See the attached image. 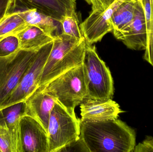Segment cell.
<instances>
[{
    "mask_svg": "<svg viewBox=\"0 0 153 152\" xmlns=\"http://www.w3.org/2000/svg\"><path fill=\"white\" fill-rule=\"evenodd\" d=\"M136 137L135 130L117 119L81 121L80 139L87 152H133Z\"/></svg>",
    "mask_w": 153,
    "mask_h": 152,
    "instance_id": "1",
    "label": "cell"
},
{
    "mask_svg": "<svg viewBox=\"0 0 153 152\" xmlns=\"http://www.w3.org/2000/svg\"><path fill=\"white\" fill-rule=\"evenodd\" d=\"M86 42L63 33L58 34L42 72L39 87L66 71L82 64Z\"/></svg>",
    "mask_w": 153,
    "mask_h": 152,
    "instance_id": "2",
    "label": "cell"
},
{
    "mask_svg": "<svg viewBox=\"0 0 153 152\" xmlns=\"http://www.w3.org/2000/svg\"><path fill=\"white\" fill-rule=\"evenodd\" d=\"M37 89L53 96L72 113L87 97L82 64L71 69Z\"/></svg>",
    "mask_w": 153,
    "mask_h": 152,
    "instance_id": "3",
    "label": "cell"
},
{
    "mask_svg": "<svg viewBox=\"0 0 153 152\" xmlns=\"http://www.w3.org/2000/svg\"><path fill=\"white\" fill-rule=\"evenodd\" d=\"M82 66L86 98L111 99L114 91L113 78L109 68L99 57L95 46L86 43Z\"/></svg>",
    "mask_w": 153,
    "mask_h": 152,
    "instance_id": "4",
    "label": "cell"
},
{
    "mask_svg": "<svg viewBox=\"0 0 153 152\" xmlns=\"http://www.w3.org/2000/svg\"><path fill=\"white\" fill-rule=\"evenodd\" d=\"M80 119L56 101L51 112L47 134L48 152H62L80 138Z\"/></svg>",
    "mask_w": 153,
    "mask_h": 152,
    "instance_id": "5",
    "label": "cell"
},
{
    "mask_svg": "<svg viewBox=\"0 0 153 152\" xmlns=\"http://www.w3.org/2000/svg\"><path fill=\"white\" fill-rule=\"evenodd\" d=\"M37 51L19 49L0 57V108L19 83Z\"/></svg>",
    "mask_w": 153,
    "mask_h": 152,
    "instance_id": "6",
    "label": "cell"
},
{
    "mask_svg": "<svg viewBox=\"0 0 153 152\" xmlns=\"http://www.w3.org/2000/svg\"><path fill=\"white\" fill-rule=\"evenodd\" d=\"M128 1L96 0L91 12L80 25L86 44L91 45L100 42L105 35L112 32L110 19L119 6Z\"/></svg>",
    "mask_w": 153,
    "mask_h": 152,
    "instance_id": "7",
    "label": "cell"
},
{
    "mask_svg": "<svg viewBox=\"0 0 153 152\" xmlns=\"http://www.w3.org/2000/svg\"><path fill=\"white\" fill-rule=\"evenodd\" d=\"M53 41L37 51L33 60L23 74L19 83L3 104L0 109L26 101L38 88L44 67L53 45Z\"/></svg>",
    "mask_w": 153,
    "mask_h": 152,
    "instance_id": "8",
    "label": "cell"
},
{
    "mask_svg": "<svg viewBox=\"0 0 153 152\" xmlns=\"http://www.w3.org/2000/svg\"><path fill=\"white\" fill-rule=\"evenodd\" d=\"M22 152H48L47 132L36 119L26 115L19 122Z\"/></svg>",
    "mask_w": 153,
    "mask_h": 152,
    "instance_id": "9",
    "label": "cell"
},
{
    "mask_svg": "<svg viewBox=\"0 0 153 152\" xmlns=\"http://www.w3.org/2000/svg\"><path fill=\"white\" fill-rule=\"evenodd\" d=\"M80 105L81 122L117 119L119 114L124 112L119 105L111 99L85 98Z\"/></svg>",
    "mask_w": 153,
    "mask_h": 152,
    "instance_id": "10",
    "label": "cell"
},
{
    "mask_svg": "<svg viewBox=\"0 0 153 152\" xmlns=\"http://www.w3.org/2000/svg\"><path fill=\"white\" fill-rule=\"evenodd\" d=\"M144 7L137 1L134 20L115 37L128 49L145 51L146 46V32Z\"/></svg>",
    "mask_w": 153,
    "mask_h": 152,
    "instance_id": "11",
    "label": "cell"
},
{
    "mask_svg": "<svg viewBox=\"0 0 153 152\" xmlns=\"http://www.w3.org/2000/svg\"><path fill=\"white\" fill-rule=\"evenodd\" d=\"M29 9H35L60 21L66 16H77L75 0H15Z\"/></svg>",
    "mask_w": 153,
    "mask_h": 152,
    "instance_id": "12",
    "label": "cell"
},
{
    "mask_svg": "<svg viewBox=\"0 0 153 152\" xmlns=\"http://www.w3.org/2000/svg\"><path fill=\"white\" fill-rule=\"evenodd\" d=\"M57 100L53 96L37 89L27 100V115L38 121L47 132L51 112Z\"/></svg>",
    "mask_w": 153,
    "mask_h": 152,
    "instance_id": "13",
    "label": "cell"
},
{
    "mask_svg": "<svg viewBox=\"0 0 153 152\" xmlns=\"http://www.w3.org/2000/svg\"><path fill=\"white\" fill-rule=\"evenodd\" d=\"M9 11L17 12L22 17L26 24L36 26L44 32L52 37H56L54 33L58 28L59 21L43 14L35 9H29L13 0Z\"/></svg>",
    "mask_w": 153,
    "mask_h": 152,
    "instance_id": "14",
    "label": "cell"
},
{
    "mask_svg": "<svg viewBox=\"0 0 153 152\" xmlns=\"http://www.w3.org/2000/svg\"><path fill=\"white\" fill-rule=\"evenodd\" d=\"M19 43V49L38 51L44 46L54 41L56 37L46 34L36 26L27 25L15 34Z\"/></svg>",
    "mask_w": 153,
    "mask_h": 152,
    "instance_id": "15",
    "label": "cell"
},
{
    "mask_svg": "<svg viewBox=\"0 0 153 152\" xmlns=\"http://www.w3.org/2000/svg\"><path fill=\"white\" fill-rule=\"evenodd\" d=\"M137 0H129L122 3L114 12L109 22L114 36L126 27L134 20Z\"/></svg>",
    "mask_w": 153,
    "mask_h": 152,
    "instance_id": "16",
    "label": "cell"
},
{
    "mask_svg": "<svg viewBox=\"0 0 153 152\" xmlns=\"http://www.w3.org/2000/svg\"><path fill=\"white\" fill-rule=\"evenodd\" d=\"M0 152H22L19 123L0 127Z\"/></svg>",
    "mask_w": 153,
    "mask_h": 152,
    "instance_id": "17",
    "label": "cell"
},
{
    "mask_svg": "<svg viewBox=\"0 0 153 152\" xmlns=\"http://www.w3.org/2000/svg\"><path fill=\"white\" fill-rule=\"evenodd\" d=\"M27 115L25 101L19 102L0 109V127L14 126Z\"/></svg>",
    "mask_w": 153,
    "mask_h": 152,
    "instance_id": "18",
    "label": "cell"
},
{
    "mask_svg": "<svg viewBox=\"0 0 153 152\" xmlns=\"http://www.w3.org/2000/svg\"><path fill=\"white\" fill-rule=\"evenodd\" d=\"M146 46L144 54V59L153 67V0H145L144 3Z\"/></svg>",
    "mask_w": 153,
    "mask_h": 152,
    "instance_id": "19",
    "label": "cell"
},
{
    "mask_svg": "<svg viewBox=\"0 0 153 152\" xmlns=\"http://www.w3.org/2000/svg\"><path fill=\"white\" fill-rule=\"evenodd\" d=\"M27 26L22 17L17 12L9 11L0 22V37L15 35Z\"/></svg>",
    "mask_w": 153,
    "mask_h": 152,
    "instance_id": "20",
    "label": "cell"
},
{
    "mask_svg": "<svg viewBox=\"0 0 153 152\" xmlns=\"http://www.w3.org/2000/svg\"><path fill=\"white\" fill-rule=\"evenodd\" d=\"M60 23L63 34L77 39L83 37L78 24L77 16H66Z\"/></svg>",
    "mask_w": 153,
    "mask_h": 152,
    "instance_id": "21",
    "label": "cell"
},
{
    "mask_svg": "<svg viewBox=\"0 0 153 152\" xmlns=\"http://www.w3.org/2000/svg\"><path fill=\"white\" fill-rule=\"evenodd\" d=\"M19 49V39L15 35L6 36L0 40V57L10 55Z\"/></svg>",
    "mask_w": 153,
    "mask_h": 152,
    "instance_id": "22",
    "label": "cell"
},
{
    "mask_svg": "<svg viewBox=\"0 0 153 152\" xmlns=\"http://www.w3.org/2000/svg\"><path fill=\"white\" fill-rule=\"evenodd\" d=\"M133 152H153V137H147L142 143L136 145Z\"/></svg>",
    "mask_w": 153,
    "mask_h": 152,
    "instance_id": "23",
    "label": "cell"
},
{
    "mask_svg": "<svg viewBox=\"0 0 153 152\" xmlns=\"http://www.w3.org/2000/svg\"><path fill=\"white\" fill-rule=\"evenodd\" d=\"M13 0H0V22L5 17Z\"/></svg>",
    "mask_w": 153,
    "mask_h": 152,
    "instance_id": "24",
    "label": "cell"
},
{
    "mask_svg": "<svg viewBox=\"0 0 153 152\" xmlns=\"http://www.w3.org/2000/svg\"><path fill=\"white\" fill-rule=\"evenodd\" d=\"M85 1H86L89 4H91L92 5V8L94 7L96 4V0H85Z\"/></svg>",
    "mask_w": 153,
    "mask_h": 152,
    "instance_id": "25",
    "label": "cell"
},
{
    "mask_svg": "<svg viewBox=\"0 0 153 152\" xmlns=\"http://www.w3.org/2000/svg\"><path fill=\"white\" fill-rule=\"evenodd\" d=\"M137 1H138L144 7V3L145 0H137Z\"/></svg>",
    "mask_w": 153,
    "mask_h": 152,
    "instance_id": "26",
    "label": "cell"
},
{
    "mask_svg": "<svg viewBox=\"0 0 153 152\" xmlns=\"http://www.w3.org/2000/svg\"><path fill=\"white\" fill-rule=\"evenodd\" d=\"M3 37H0V40H1V39Z\"/></svg>",
    "mask_w": 153,
    "mask_h": 152,
    "instance_id": "27",
    "label": "cell"
}]
</instances>
